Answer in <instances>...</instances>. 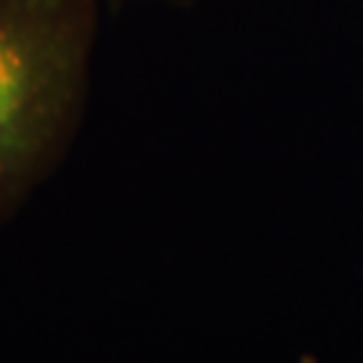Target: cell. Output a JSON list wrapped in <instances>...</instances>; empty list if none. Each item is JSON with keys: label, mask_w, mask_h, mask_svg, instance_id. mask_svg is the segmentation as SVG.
I'll list each match as a JSON object with an SVG mask.
<instances>
[{"label": "cell", "mask_w": 363, "mask_h": 363, "mask_svg": "<svg viewBox=\"0 0 363 363\" xmlns=\"http://www.w3.org/2000/svg\"><path fill=\"white\" fill-rule=\"evenodd\" d=\"M94 22L97 0H0V226L76 135Z\"/></svg>", "instance_id": "6da1fadb"}]
</instances>
